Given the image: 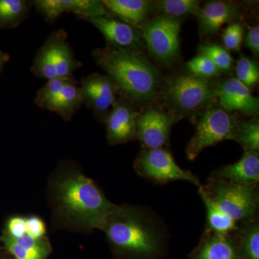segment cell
Segmentation results:
<instances>
[{
	"mask_svg": "<svg viewBox=\"0 0 259 259\" xmlns=\"http://www.w3.org/2000/svg\"><path fill=\"white\" fill-rule=\"evenodd\" d=\"M52 190L56 212L76 228L99 229L116 206L93 180L76 171L63 173Z\"/></svg>",
	"mask_w": 259,
	"mask_h": 259,
	"instance_id": "6da1fadb",
	"label": "cell"
},
{
	"mask_svg": "<svg viewBox=\"0 0 259 259\" xmlns=\"http://www.w3.org/2000/svg\"><path fill=\"white\" fill-rule=\"evenodd\" d=\"M99 229L117 251L137 258L158 254L163 242V229L146 210L116 205Z\"/></svg>",
	"mask_w": 259,
	"mask_h": 259,
	"instance_id": "7a4b0ae2",
	"label": "cell"
},
{
	"mask_svg": "<svg viewBox=\"0 0 259 259\" xmlns=\"http://www.w3.org/2000/svg\"><path fill=\"white\" fill-rule=\"evenodd\" d=\"M93 56L117 90L127 98L144 102L155 96L157 69L137 51L108 48L97 49Z\"/></svg>",
	"mask_w": 259,
	"mask_h": 259,
	"instance_id": "3957f363",
	"label": "cell"
},
{
	"mask_svg": "<svg viewBox=\"0 0 259 259\" xmlns=\"http://www.w3.org/2000/svg\"><path fill=\"white\" fill-rule=\"evenodd\" d=\"M202 187L220 208L238 224L256 221L259 207L257 185L209 179Z\"/></svg>",
	"mask_w": 259,
	"mask_h": 259,
	"instance_id": "277c9868",
	"label": "cell"
},
{
	"mask_svg": "<svg viewBox=\"0 0 259 259\" xmlns=\"http://www.w3.org/2000/svg\"><path fill=\"white\" fill-rule=\"evenodd\" d=\"M238 123L223 107H209L197 122L195 134L187 146V158L195 159L206 148L234 140Z\"/></svg>",
	"mask_w": 259,
	"mask_h": 259,
	"instance_id": "5b68a950",
	"label": "cell"
},
{
	"mask_svg": "<svg viewBox=\"0 0 259 259\" xmlns=\"http://www.w3.org/2000/svg\"><path fill=\"white\" fill-rule=\"evenodd\" d=\"M140 176L158 185L186 181L200 187V180L190 171L181 168L169 151L164 148H144L134 163Z\"/></svg>",
	"mask_w": 259,
	"mask_h": 259,
	"instance_id": "8992f818",
	"label": "cell"
},
{
	"mask_svg": "<svg viewBox=\"0 0 259 259\" xmlns=\"http://www.w3.org/2000/svg\"><path fill=\"white\" fill-rule=\"evenodd\" d=\"M139 28L148 51L157 60L163 64L176 60L180 54L181 22L178 18L161 15Z\"/></svg>",
	"mask_w": 259,
	"mask_h": 259,
	"instance_id": "52a82bcc",
	"label": "cell"
},
{
	"mask_svg": "<svg viewBox=\"0 0 259 259\" xmlns=\"http://www.w3.org/2000/svg\"><path fill=\"white\" fill-rule=\"evenodd\" d=\"M165 98L172 107L185 114L193 112L216 97L206 79L192 74L179 75L167 81Z\"/></svg>",
	"mask_w": 259,
	"mask_h": 259,
	"instance_id": "ba28073f",
	"label": "cell"
},
{
	"mask_svg": "<svg viewBox=\"0 0 259 259\" xmlns=\"http://www.w3.org/2000/svg\"><path fill=\"white\" fill-rule=\"evenodd\" d=\"M174 123L172 116L157 109L151 108L136 120V136L145 148H161L166 144Z\"/></svg>",
	"mask_w": 259,
	"mask_h": 259,
	"instance_id": "9c48e42d",
	"label": "cell"
},
{
	"mask_svg": "<svg viewBox=\"0 0 259 259\" xmlns=\"http://www.w3.org/2000/svg\"><path fill=\"white\" fill-rule=\"evenodd\" d=\"M214 88L216 97L227 112L238 111L249 115L258 113V97H253L249 88L236 78L225 80Z\"/></svg>",
	"mask_w": 259,
	"mask_h": 259,
	"instance_id": "30bf717a",
	"label": "cell"
},
{
	"mask_svg": "<svg viewBox=\"0 0 259 259\" xmlns=\"http://www.w3.org/2000/svg\"><path fill=\"white\" fill-rule=\"evenodd\" d=\"M82 103L93 109L98 114H103L115 105L117 88L110 77L94 74L81 83Z\"/></svg>",
	"mask_w": 259,
	"mask_h": 259,
	"instance_id": "8fae6325",
	"label": "cell"
},
{
	"mask_svg": "<svg viewBox=\"0 0 259 259\" xmlns=\"http://www.w3.org/2000/svg\"><path fill=\"white\" fill-rule=\"evenodd\" d=\"M103 34L107 42L117 49L134 50L141 45V34L129 24L108 17L88 19Z\"/></svg>",
	"mask_w": 259,
	"mask_h": 259,
	"instance_id": "7c38bea8",
	"label": "cell"
},
{
	"mask_svg": "<svg viewBox=\"0 0 259 259\" xmlns=\"http://www.w3.org/2000/svg\"><path fill=\"white\" fill-rule=\"evenodd\" d=\"M137 114L125 102H117L107 119V137L111 144L132 141L136 136Z\"/></svg>",
	"mask_w": 259,
	"mask_h": 259,
	"instance_id": "4fadbf2b",
	"label": "cell"
},
{
	"mask_svg": "<svg viewBox=\"0 0 259 259\" xmlns=\"http://www.w3.org/2000/svg\"><path fill=\"white\" fill-rule=\"evenodd\" d=\"M191 259H241L237 231L219 234L205 231L203 239Z\"/></svg>",
	"mask_w": 259,
	"mask_h": 259,
	"instance_id": "5bb4252c",
	"label": "cell"
},
{
	"mask_svg": "<svg viewBox=\"0 0 259 259\" xmlns=\"http://www.w3.org/2000/svg\"><path fill=\"white\" fill-rule=\"evenodd\" d=\"M211 180L229 181L238 183L257 185L259 182L258 152L244 149L239 161L221 167L214 171Z\"/></svg>",
	"mask_w": 259,
	"mask_h": 259,
	"instance_id": "9a60e30c",
	"label": "cell"
},
{
	"mask_svg": "<svg viewBox=\"0 0 259 259\" xmlns=\"http://www.w3.org/2000/svg\"><path fill=\"white\" fill-rule=\"evenodd\" d=\"M238 12L234 5L225 2H210L201 8L198 17L199 30L204 35L217 33L225 24L237 16Z\"/></svg>",
	"mask_w": 259,
	"mask_h": 259,
	"instance_id": "2e32d148",
	"label": "cell"
},
{
	"mask_svg": "<svg viewBox=\"0 0 259 259\" xmlns=\"http://www.w3.org/2000/svg\"><path fill=\"white\" fill-rule=\"evenodd\" d=\"M2 240L15 259H47L51 253V245L47 238L37 239L25 233L17 238L5 234Z\"/></svg>",
	"mask_w": 259,
	"mask_h": 259,
	"instance_id": "e0dca14e",
	"label": "cell"
},
{
	"mask_svg": "<svg viewBox=\"0 0 259 259\" xmlns=\"http://www.w3.org/2000/svg\"><path fill=\"white\" fill-rule=\"evenodd\" d=\"M102 3L109 13L134 27L142 25L153 6L151 2L146 0H104Z\"/></svg>",
	"mask_w": 259,
	"mask_h": 259,
	"instance_id": "ac0fdd59",
	"label": "cell"
},
{
	"mask_svg": "<svg viewBox=\"0 0 259 259\" xmlns=\"http://www.w3.org/2000/svg\"><path fill=\"white\" fill-rule=\"evenodd\" d=\"M199 194L207 211L206 231L219 234H230L238 231L239 228L238 223L220 208L202 185L199 187Z\"/></svg>",
	"mask_w": 259,
	"mask_h": 259,
	"instance_id": "d6986e66",
	"label": "cell"
},
{
	"mask_svg": "<svg viewBox=\"0 0 259 259\" xmlns=\"http://www.w3.org/2000/svg\"><path fill=\"white\" fill-rule=\"evenodd\" d=\"M54 60H55L58 78H71L75 70L79 67L80 64L75 60L69 44L65 41L62 32L53 34Z\"/></svg>",
	"mask_w": 259,
	"mask_h": 259,
	"instance_id": "ffe728a7",
	"label": "cell"
},
{
	"mask_svg": "<svg viewBox=\"0 0 259 259\" xmlns=\"http://www.w3.org/2000/svg\"><path fill=\"white\" fill-rule=\"evenodd\" d=\"M82 104L81 90L71 79L63 89L59 97L53 102L49 110L61 115L63 118L69 119Z\"/></svg>",
	"mask_w": 259,
	"mask_h": 259,
	"instance_id": "44dd1931",
	"label": "cell"
},
{
	"mask_svg": "<svg viewBox=\"0 0 259 259\" xmlns=\"http://www.w3.org/2000/svg\"><path fill=\"white\" fill-rule=\"evenodd\" d=\"M241 259H259V225L257 221L242 224L237 231Z\"/></svg>",
	"mask_w": 259,
	"mask_h": 259,
	"instance_id": "7402d4cb",
	"label": "cell"
},
{
	"mask_svg": "<svg viewBox=\"0 0 259 259\" xmlns=\"http://www.w3.org/2000/svg\"><path fill=\"white\" fill-rule=\"evenodd\" d=\"M32 66V71L39 77L44 78L48 81L58 78L51 37L39 51Z\"/></svg>",
	"mask_w": 259,
	"mask_h": 259,
	"instance_id": "603a6c76",
	"label": "cell"
},
{
	"mask_svg": "<svg viewBox=\"0 0 259 259\" xmlns=\"http://www.w3.org/2000/svg\"><path fill=\"white\" fill-rule=\"evenodd\" d=\"M63 3L66 13H74L86 20L110 15L102 1L99 0H63Z\"/></svg>",
	"mask_w": 259,
	"mask_h": 259,
	"instance_id": "cb8c5ba5",
	"label": "cell"
},
{
	"mask_svg": "<svg viewBox=\"0 0 259 259\" xmlns=\"http://www.w3.org/2000/svg\"><path fill=\"white\" fill-rule=\"evenodd\" d=\"M156 9L163 15L177 18L187 15H197L200 10V2L197 0H162L155 3Z\"/></svg>",
	"mask_w": 259,
	"mask_h": 259,
	"instance_id": "d4e9b609",
	"label": "cell"
},
{
	"mask_svg": "<svg viewBox=\"0 0 259 259\" xmlns=\"http://www.w3.org/2000/svg\"><path fill=\"white\" fill-rule=\"evenodd\" d=\"M28 3L23 0H0V25L13 26L25 18Z\"/></svg>",
	"mask_w": 259,
	"mask_h": 259,
	"instance_id": "484cf974",
	"label": "cell"
},
{
	"mask_svg": "<svg viewBox=\"0 0 259 259\" xmlns=\"http://www.w3.org/2000/svg\"><path fill=\"white\" fill-rule=\"evenodd\" d=\"M235 141L245 150L258 152L259 122L256 119L238 123Z\"/></svg>",
	"mask_w": 259,
	"mask_h": 259,
	"instance_id": "4316f807",
	"label": "cell"
},
{
	"mask_svg": "<svg viewBox=\"0 0 259 259\" xmlns=\"http://www.w3.org/2000/svg\"><path fill=\"white\" fill-rule=\"evenodd\" d=\"M72 78H56L49 80L37 93L35 102L37 106L49 110L53 102L59 97L63 89Z\"/></svg>",
	"mask_w": 259,
	"mask_h": 259,
	"instance_id": "83f0119b",
	"label": "cell"
},
{
	"mask_svg": "<svg viewBox=\"0 0 259 259\" xmlns=\"http://www.w3.org/2000/svg\"><path fill=\"white\" fill-rule=\"evenodd\" d=\"M186 67L190 71V74L203 79L214 77L221 74V71L217 66L203 54L191 59L186 64Z\"/></svg>",
	"mask_w": 259,
	"mask_h": 259,
	"instance_id": "f1b7e54d",
	"label": "cell"
},
{
	"mask_svg": "<svg viewBox=\"0 0 259 259\" xmlns=\"http://www.w3.org/2000/svg\"><path fill=\"white\" fill-rule=\"evenodd\" d=\"M237 79L248 87L255 86L258 82L259 71L254 61L246 56H241L236 64Z\"/></svg>",
	"mask_w": 259,
	"mask_h": 259,
	"instance_id": "f546056e",
	"label": "cell"
},
{
	"mask_svg": "<svg viewBox=\"0 0 259 259\" xmlns=\"http://www.w3.org/2000/svg\"><path fill=\"white\" fill-rule=\"evenodd\" d=\"M199 51L208 57L220 71H228L231 69L233 58L226 49L218 45H202Z\"/></svg>",
	"mask_w": 259,
	"mask_h": 259,
	"instance_id": "4dcf8cb0",
	"label": "cell"
},
{
	"mask_svg": "<svg viewBox=\"0 0 259 259\" xmlns=\"http://www.w3.org/2000/svg\"><path fill=\"white\" fill-rule=\"evenodd\" d=\"M243 27L240 23H233L225 30L223 44L228 51H238L241 49L243 38Z\"/></svg>",
	"mask_w": 259,
	"mask_h": 259,
	"instance_id": "1f68e13d",
	"label": "cell"
},
{
	"mask_svg": "<svg viewBox=\"0 0 259 259\" xmlns=\"http://www.w3.org/2000/svg\"><path fill=\"white\" fill-rule=\"evenodd\" d=\"M37 9L49 21L56 20L66 13L63 0H37L35 1Z\"/></svg>",
	"mask_w": 259,
	"mask_h": 259,
	"instance_id": "d6a6232c",
	"label": "cell"
},
{
	"mask_svg": "<svg viewBox=\"0 0 259 259\" xmlns=\"http://www.w3.org/2000/svg\"><path fill=\"white\" fill-rule=\"evenodd\" d=\"M26 233L37 239L47 238V227L45 223L41 218L37 216H27Z\"/></svg>",
	"mask_w": 259,
	"mask_h": 259,
	"instance_id": "836d02e7",
	"label": "cell"
},
{
	"mask_svg": "<svg viewBox=\"0 0 259 259\" xmlns=\"http://www.w3.org/2000/svg\"><path fill=\"white\" fill-rule=\"evenodd\" d=\"M26 233V217L13 216L7 223V236L13 238H20Z\"/></svg>",
	"mask_w": 259,
	"mask_h": 259,
	"instance_id": "e575fe53",
	"label": "cell"
},
{
	"mask_svg": "<svg viewBox=\"0 0 259 259\" xmlns=\"http://www.w3.org/2000/svg\"><path fill=\"white\" fill-rule=\"evenodd\" d=\"M245 46L255 56L259 54V27L258 25L250 29L245 35Z\"/></svg>",
	"mask_w": 259,
	"mask_h": 259,
	"instance_id": "d590c367",
	"label": "cell"
},
{
	"mask_svg": "<svg viewBox=\"0 0 259 259\" xmlns=\"http://www.w3.org/2000/svg\"><path fill=\"white\" fill-rule=\"evenodd\" d=\"M7 61L6 55L3 54V53L0 52V70L2 69V66L5 64V61Z\"/></svg>",
	"mask_w": 259,
	"mask_h": 259,
	"instance_id": "8d00e7d4",
	"label": "cell"
}]
</instances>
